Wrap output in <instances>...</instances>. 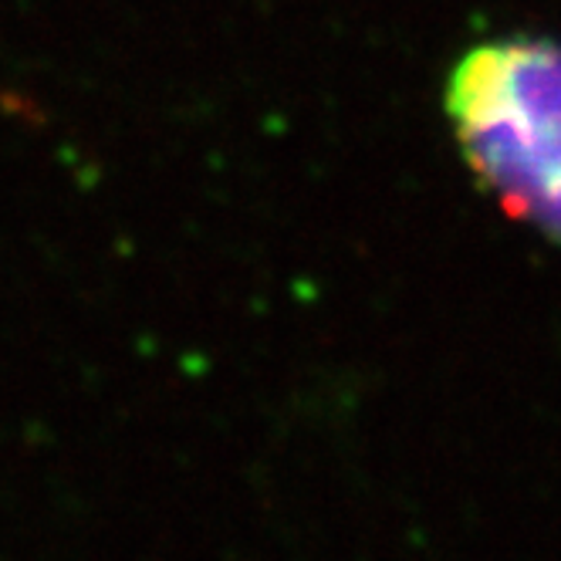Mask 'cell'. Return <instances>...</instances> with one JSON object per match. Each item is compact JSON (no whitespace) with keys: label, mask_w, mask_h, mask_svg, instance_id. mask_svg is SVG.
<instances>
[{"label":"cell","mask_w":561,"mask_h":561,"mask_svg":"<svg viewBox=\"0 0 561 561\" xmlns=\"http://www.w3.org/2000/svg\"><path fill=\"white\" fill-rule=\"evenodd\" d=\"M447 115L501 210L561 240V45L511 37L473 48L450 75Z\"/></svg>","instance_id":"1"}]
</instances>
